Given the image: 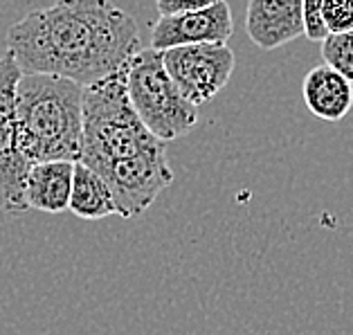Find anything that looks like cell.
<instances>
[{"label":"cell","mask_w":353,"mask_h":335,"mask_svg":"<svg viewBox=\"0 0 353 335\" xmlns=\"http://www.w3.org/2000/svg\"><path fill=\"white\" fill-rule=\"evenodd\" d=\"M23 70L14 57H0V210L5 214L28 212L25 180L30 162L23 158L19 147V122H16V85Z\"/></svg>","instance_id":"5"},{"label":"cell","mask_w":353,"mask_h":335,"mask_svg":"<svg viewBox=\"0 0 353 335\" xmlns=\"http://www.w3.org/2000/svg\"><path fill=\"white\" fill-rule=\"evenodd\" d=\"M74 162L48 160L30 165L25 180V201L30 210L46 214H61L70 205Z\"/></svg>","instance_id":"9"},{"label":"cell","mask_w":353,"mask_h":335,"mask_svg":"<svg viewBox=\"0 0 353 335\" xmlns=\"http://www.w3.org/2000/svg\"><path fill=\"white\" fill-rule=\"evenodd\" d=\"M322 59L326 65L353 83V30L329 34L322 41Z\"/></svg>","instance_id":"12"},{"label":"cell","mask_w":353,"mask_h":335,"mask_svg":"<svg viewBox=\"0 0 353 335\" xmlns=\"http://www.w3.org/2000/svg\"><path fill=\"white\" fill-rule=\"evenodd\" d=\"M68 210L77 219L83 221H99L117 214L108 185L92 169L81 165V162H74L72 192H70V205H68Z\"/></svg>","instance_id":"11"},{"label":"cell","mask_w":353,"mask_h":335,"mask_svg":"<svg viewBox=\"0 0 353 335\" xmlns=\"http://www.w3.org/2000/svg\"><path fill=\"white\" fill-rule=\"evenodd\" d=\"M322 21L329 34H342L353 30V0H324Z\"/></svg>","instance_id":"13"},{"label":"cell","mask_w":353,"mask_h":335,"mask_svg":"<svg viewBox=\"0 0 353 335\" xmlns=\"http://www.w3.org/2000/svg\"><path fill=\"white\" fill-rule=\"evenodd\" d=\"M142 50L135 19L113 0H57L7 30V52L25 74L92 85L124 70Z\"/></svg>","instance_id":"1"},{"label":"cell","mask_w":353,"mask_h":335,"mask_svg":"<svg viewBox=\"0 0 353 335\" xmlns=\"http://www.w3.org/2000/svg\"><path fill=\"white\" fill-rule=\"evenodd\" d=\"M162 59L171 81L194 106H203L216 97L230 83L236 65V57L228 43L171 48L162 52Z\"/></svg>","instance_id":"6"},{"label":"cell","mask_w":353,"mask_h":335,"mask_svg":"<svg viewBox=\"0 0 353 335\" xmlns=\"http://www.w3.org/2000/svg\"><path fill=\"white\" fill-rule=\"evenodd\" d=\"M324 0H301V16H304V37L308 41H324L329 37V30L322 21Z\"/></svg>","instance_id":"14"},{"label":"cell","mask_w":353,"mask_h":335,"mask_svg":"<svg viewBox=\"0 0 353 335\" xmlns=\"http://www.w3.org/2000/svg\"><path fill=\"white\" fill-rule=\"evenodd\" d=\"M81 165L101 176L151 153L167 151V142L146 131L131 106L126 90V68L83 88L81 101Z\"/></svg>","instance_id":"3"},{"label":"cell","mask_w":353,"mask_h":335,"mask_svg":"<svg viewBox=\"0 0 353 335\" xmlns=\"http://www.w3.org/2000/svg\"><path fill=\"white\" fill-rule=\"evenodd\" d=\"M245 30L259 50H277L304 37L301 0H250Z\"/></svg>","instance_id":"8"},{"label":"cell","mask_w":353,"mask_h":335,"mask_svg":"<svg viewBox=\"0 0 353 335\" xmlns=\"http://www.w3.org/2000/svg\"><path fill=\"white\" fill-rule=\"evenodd\" d=\"M216 3H223V0H156V10L160 16H174L205 10V7H212Z\"/></svg>","instance_id":"15"},{"label":"cell","mask_w":353,"mask_h":335,"mask_svg":"<svg viewBox=\"0 0 353 335\" xmlns=\"http://www.w3.org/2000/svg\"><path fill=\"white\" fill-rule=\"evenodd\" d=\"M301 94L306 108L324 122H340L353 106V83L326 63L308 70L301 83Z\"/></svg>","instance_id":"10"},{"label":"cell","mask_w":353,"mask_h":335,"mask_svg":"<svg viewBox=\"0 0 353 335\" xmlns=\"http://www.w3.org/2000/svg\"><path fill=\"white\" fill-rule=\"evenodd\" d=\"M126 90L140 122L158 140L174 142L196 128L198 106L187 101L171 81L160 50L142 48L128 61Z\"/></svg>","instance_id":"4"},{"label":"cell","mask_w":353,"mask_h":335,"mask_svg":"<svg viewBox=\"0 0 353 335\" xmlns=\"http://www.w3.org/2000/svg\"><path fill=\"white\" fill-rule=\"evenodd\" d=\"M234 32L232 10L228 0L198 12L174 16H160L151 28V48L165 50L183 45H203V43H228Z\"/></svg>","instance_id":"7"},{"label":"cell","mask_w":353,"mask_h":335,"mask_svg":"<svg viewBox=\"0 0 353 335\" xmlns=\"http://www.w3.org/2000/svg\"><path fill=\"white\" fill-rule=\"evenodd\" d=\"M79 83L54 74H25L16 85L19 147L30 165L48 160H79L81 151Z\"/></svg>","instance_id":"2"}]
</instances>
